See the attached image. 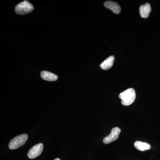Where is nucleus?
I'll use <instances>...</instances> for the list:
<instances>
[{"instance_id":"7","label":"nucleus","mask_w":160,"mask_h":160,"mask_svg":"<svg viewBox=\"0 0 160 160\" xmlns=\"http://www.w3.org/2000/svg\"><path fill=\"white\" fill-rule=\"evenodd\" d=\"M151 11V7L149 3H146L140 7L139 12L141 16L144 18L149 17L150 12Z\"/></svg>"},{"instance_id":"6","label":"nucleus","mask_w":160,"mask_h":160,"mask_svg":"<svg viewBox=\"0 0 160 160\" xmlns=\"http://www.w3.org/2000/svg\"><path fill=\"white\" fill-rule=\"evenodd\" d=\"M104 6L107 9H110L115 14H119L121 11V8L119 5L112 1H107L104 3Z\"/></svg>"},{"instance_id":"11","label":"nucleus","mask_w":160,"mask_h":160,"mask_svg":"<svg viewBox=\"0 0 160 160\" xmlns=\"http://www.w3.org/2000/svg\"><path fill=\"white\" fill-rule=\"evenodd\" d=\"M54 160H61L59 158H56Z\"/></svg>"},{"instance_id":"10","label":"nucleus","mask_w":160,"mask_h":160,"mask_svg":"<svg viewBox=\"0 0 160 160\" xmlns=\"http://www.w3.org/2000/svg\"><path fill=\"white\" fill-rule=\"evenodd\" d=\"M134 145L137 149L141 151L149 150L151 148V146L149 144L144 142H140V141H136L135 142Z\"/></svg>"},{"instance_id":"8","label":"nucleus","mask_w":160,"mask_h":160,"mask_svg":"<svg viewBox=\"0 0 160 160\" xmlns=\"http://www.w3.org/2000/svg\"><path fill=\"white\" fill-rule=\"evenodd\" d=\"M41 76L43 79L49 82L56 81L58 79V77L57 75L53 74L49 71H42L41 73Z\"/></svg>"},{"instance_id":"4","label":"nucleus","mask_w":160,"mask_h":160,"mask_svg":"<svg viewBox=\"0 0 160 160\" xmlns=\"http://www.w3.org/2000/svg\"><path fill=\"white\" fill-rule=\"evenodd\" d=\"M121 131V129L118 127L112 128L110 134L103 139V142L105 144H108L114 142L118 138Z\"/></svg>"},{"instance_id":"2","label":"nucleus","mask_w":160,"mask_h":160,"mask_svg":"<svg viewBox=\"0 0 160 160\" xmlns=\"http://www.w3.org/2000/svg\"><path fill=\"white\" fill-rule=\"evenodd\" d=\"M34 9L33 6L27 1H23L18 4L15 8L16 13L19 15H25L31 12Z\"/></svg>"},{"instance_id":"3","label":"nucleus","mask_w":160,"mask_h":160,"mask_svg":"<svg viewBox=\"0 0 160 160\" xmlns=\"http://www.w3.org/2000/svg\"><path fill=\"white\" fill-rule=\"evenodd\" d=\"M28 136L26 134L20 135L10 141L9 145V149L13 150L17 149L25 144L28 140Z\"/></svg>"},{"instance_id":"1","label":"nucleus","mask_w":160,"mask_h":160,"mask_svg":"<svg viewBox=\"0 0 160 160\" xmlns=\"http://www.w3.org/2000/svg\"><path fill=\"white\" fill-rule=\"evenodd\" d=\"M119 98L122 100V104L123 106H129L134 102L135 99V91L132 88L126 89L120 93Z\"/></svg>"},{"instance_id":"5","label":"nucleus","mask_w":160,"mask_h":160,"mask_svg":"<svg viewBox=\"0 0 160 160\" xmlns=\"http://www.w3.org/2000/svg\"><path fill=\"white\" fill-rule=\"evenodd\" d=\"M43 144L39 143L33 146L28 153V158L30 159H34L42 154L43 150Z\"/></svg>"},{"instance_id":"9","label":"nucleus","mask_w":160,"mask_h":160,"mask_svg":"<svg viewBox=\"0 0 160 160\" xmlns=\"http://www.w3.org/2000/svg\"><path fill=\"white\" fill-rule=\"evenodd\" d=\"M114 57L111 56L107 58L100 65V67L103 70H107L111 68L113 65L114 61Z\"/></svg>"}]
</instances>
